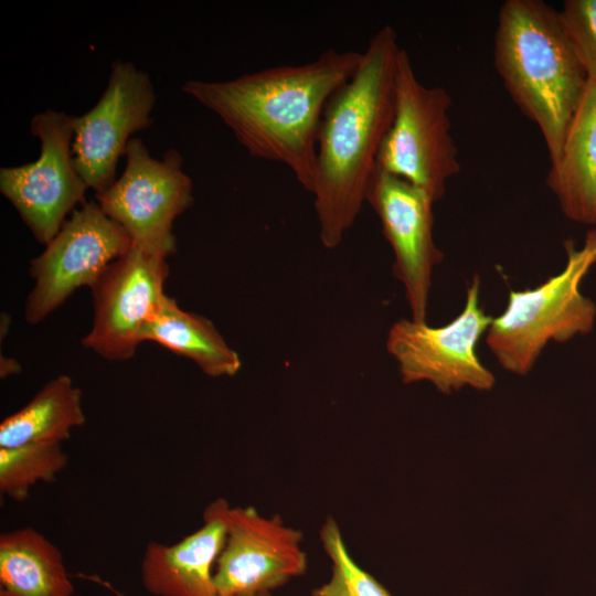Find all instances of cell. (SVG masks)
<instances>
[{
  "label": "cell",
  "mask_w": 596,
  "mask_h": 596,
  "mask_svg": "<svg viewBox=\"0 0 596 596\" xmlns=\"http://www.w3.org/2000/svg\"><path fill=\"white\" fill-rule=\"evenodd\" d=\"M360 60L361 52L328 49L304 64L228 81L189 79L182 91L219 116L252 157L284 164L311 193L323 110Z\"/></svg>",
  "instance_id": "6da1fadb"
},
{
  "label": "cell",
  "mask_w": 596,
  "mask_h": 596,
  "mask_svg": "<svg viewBox=\"0 0 596 596\" xmlns=\"http://www.w3.org/2000/svg\"><path fill=\"white\" fill-rule=\"evenodd\" d=\"M401 46L385 25L368 42L351 78L329 99L321 118L311 194L321 244L338 247L352 227L391 126Z\"/></svg>",
  "instance_id": "7a4b0ae2"
},
{
  "label": "cell",
  "mask_w": 596,
  "mask_h": 596,
  "mask_svg": "<svg viewBox=\"0 0 596 596\" xmlns=\"http://www.w3.org/2000/svg\"><path fill=\"white\" fill-rule=\"evenodd\" d=\"M493 57L505 89L538 126L555 162L588 82L561 11L541 0L504 1Z\"/></svg>",
  "instance_id": "3957f363"
},
{
  "label": "cell",
  "mask_w": 596,
  "mask_h": 596,
  "mask_svg": "<svg viewBox=\"0 0 596 596\" xmlns=\"http://www.w3.org/2000/svg\"><path fill=\"white\" fill-rule=\"evenodd\" d=\"M565 267L534 288L510 290L504 310L492 318L486 342L507 371L525 375L550 341L566 342L592 331L596 306L579 285L596 264V226L582 248L566 241Z\"/></svg>",
  "instance_id": "277c9868"
},
{
  "label": "cell",
  "mask_w": 596,
  "mask_h": 596,
  "mask_svg": "<svg viewBox=\"0 0 596 596\" xmlns=\"http://www.w3.org/2000/svg\"><path fill=\"white\" fill-rule=\"evenodd\" d=\"M450 105L445 88L419 82L407 51L401 47L393 117L377 155L376 170L413 183L434 202L440 200L447 181L460 171L450 132Z\"/></svg>",
  "instance_id": "5b68a950"
},
{
  "label": "cell",
  "mask_w": 596,
  "mask_h": 596,
  "mask_svg": "<svg viewBox=\"0 0 596 596\" xmlns=\"http://www.w3.org/2000/svg\"><path fill=\"white\" fill-rule=\"evenodd\" d=\"M123 174L96 194L103 212L118 223L137 248L167 259L177 252L175 219L194 202L182 156L169 149L161 160L150 156L141 139L131 138Z\"/></svg>",
  "instance_id": "8992f818"
},
{
  "label": "cell",
  "mask_w": 596,
  "mask_h": 596,
  "mask_svg": "<svg viewBox=\"0 0 596 596\" xmlns=\"http://www.w3.org/2000/svg\"><path fill=\"white\" fill-rule=\"evenodd\" d=\"M491 321L480 306V278L476 274L457 317L441 327L400 319L387 332L386 350L397 362L405 384L427 381L444 394L465 386L488 391L496 379L481 363L477 347Z\"/></svg>",
  "instance_id": "52a82bcc"
},
{
  "label": "cell",
  "mask_w": 596,
  "mask_h": 596,
  "mask_svg": "<svg viewBox=\"0 0 596 596\" xmlns=\"http://www.w3.org/2000/svg\"><path fill=\"white\" fill-rule=\"evenodd\" d=\"M40 140L39 158L30 163L0 169V192L41 244L47 245L76 206L86 203L88 189L74 161L73 117L47 109L30 121Z\"/></svg>",
  "instance_id": "ba28073f"
},
{
  "label": "cell",
  "mask_w": 596,
  "mask_h": 596,
  "mask_svg": "<svg viewBox=\"0 0 596 596\" xmlns=\"http://www.w3.org/2000/svg\"><path fill=\"white\" fill-rule=\"evenodd\" d=\"M131 246L126 231L103 212L97 201L73 211L43 253L30 262L34 287L25 304L28 323L44 320L77 288H91Z\"/></svg>",
  "instance_id": "9c48e42d"
},
{
  "label": "cell",
  "mask_w": 596,
  "mask_h": 596,
  "mask_svg": "<svg viewBox=\"0 0 596 596\" xmlns=\"http://www.w3.org/2000/svg\"><path fill=\"white\" fill-rule=\"evenodd\" d=\"M155 104L150 76L131 62L117 60L95 106L73 117L74 166L96 194L116 181L118 159L125 156L130 136L150 126Z\"/></svg>",
  "instance_id": "30bf717a"
},
{
  "label": "cell",
  "mask_w": 596,
  "mask_h": 596,
  "mask_svg": "<svg viewBox=\"0 0 596 596\" xmlns=\"http://www.w3.org/2000/svg\"><path fill=\"white\" fill-rule=\"evenodd\" d=\"M168 276L167 259L134 245L113 260L91 287L94 318L83 345L109 361L131 359L167 297Z\"/></svg>",
  "instance_id": "8fae6325"
},
{
  "label": "cell",
  "mask_w": 596,
  "mask_h": 596,
  "mask_svg": "<svg viewBox=\"0 0 596 596\" xmlns=\"http://www.w3.org/2000/svg\"><path fill=\"white\" fill-rule=\"evenodd\" d=\"M302 534L279 515L230 508L227 533L214 568L217 596H252L281 586L307 568Z\"/></svg>",
  "instance_id": "7c38bea8"
},
{
  "label": "cell",
  "mask_w": 596,
  "mask_h": 596,
  "mask_svg": "<svg viewBox=\"0 0 596 596\" xmlns=\"http://www.w3.org/2000/svg\"><path fill=\"white\" fill-rule=\"evenodd\" d=\"M366 202L379 216L412 320L426 322L433 270L443 260L434 241V200L413 183L375 169Z\"/></svg>",
  "instance_id": "4fadbf2b"
},
{
  "label": "cell",
  "mask_w": 596,
  "mask_h": 596,
  "mask_svg": "<svg viewBox=\"0 0 596 596\" xmlns=\"http://www.w3.org/2000/svg\"><path fill=\"white\" fill-rule=\"evenodd\" d=\"M231 505L211 502L203 524L174 544L150 542L141 562V582L156 596H217L213 566L223 550Z\"/></svg>",
  "instance_id": "5bb4252c"
},
{
  "label": "cell",
  "mask_w": 596,
  "mask_h": 596,
  "mask_svg": "<svg viewBox=\"0 0 596 596\" xmlns=\"http://www.w3.org/2000/svg\"><path fill=\"white\" fill-rule=\"evenodd\" d=\"M545 183L567 219L596 226V79L588 78Z\"/></svg>",
  "instance_id": "9a60e30c"
},
{
  "label": "cell",
  "mask_w": 596,
  "mask_h": 596,
  "mask_svg": "<svg viewBox=\"0 0 596 596\" xmlns=\"http://www.w3.org/2000/svg\"><path fill=\"white\" fill-rule=\"evenodd\" d=\"M60 549L33 528L0 535V596H72Z\"/></svg>",
  "instance_id": "2e32d148"
},
{
  "label": "cell",
  "mask_w": 596,
  "mask_h": 596,
  "mask_svg": "<svg viewBox=\"0 0 596 596\" xmlns=\"http://www.w3.org/2000/svg\"><path fill=\"white\" fill-rule=\"evenodd\" d=\"M156 342L192 360L212 377L237 374L242 361L207 318L185 311L177 300L166 297L156 316L141 331V342Z\"/></svg>",
  "instance_id": "e0dca14e"
},
{
  "label": "cell",
  "mask_w": 596,
  "mask_h": 596,
  "mask_svg": "<svg viewBox=\"0 0 596 596\" xmlns=\"http://www.w3.org/2000/svg\"><path fill=\"white\" fill-rule=\"evenodd\" d=\"M82 391L68 375L49 381L20 411L0 424V447L62 444L85 424Z\"/></svg>",
  "instance_id": "ac0fdd59"
},
{
  "label": "cell",
  "mask_w": 596,
  "mask_h": 596,
  "mask_svg": "<svg viewBox=\"0 0 596 596\" xmlns=\"http://www.w3.org/2000/svg\"><path fill=\"white\" fill-rule=\"evenodd\" d=\"M67 462L62 444L0 447V492L23 502L36 483L54 481Z\"/></svg>",
  "instance_id": "d6986e66"
},
{
  "label": "cell",
  "mask_w": 596,
  "mask_h": 596,
  "mask_svg": "<svg viewBox=\"0 0 596 596\" xmlns=\"http://www.w3.org/2000/svg\"><path fill=\"white\" fill-rule=\"evenodd\" d=\"M320 540L332 568L330 579L315 589L313 596H392L352 558L334 519L324 521Z\"/></svg>",
  "instance_id": "ffe728a7"
},
{
  "label": "cell",
  "mask_w": 596,
  "mask_h": 596,
  "mask_svg": "<svg viewBox=\"0 0 596 596\" xmlns=\"http://www.w3.org/2000/svg\"><path fill=\"white\" fill-rule=\"evenodd\" d=\"M561 14L588 78L596 79V0H566Z\"/></svg>",
  "instance_id": "44dd1931"
},
{
  "label": "cell",
  "mask_w": 596,
  "mask_h": 596,
  "mask_svg": "<svg viewBox=\"0 0 596 596\" xmlns=\"http://www.w3.org/2000/svg\"><path fill=\"white\" fill-rule=\"evenodd\" d=\"M21 371V365L11 358H1L0 361V376L2 379L10 375H14Z\"/></svg>",
  "instance_id": "7402d4cb"
},
{
  "label": "cell",
  "mask_w": 596,
  "mask_h": 596,
  "mask_svg": "<svg viewBox=\"0 0 596 596\" xmlns=\"http://www.w3.org/2000/svg\"><path fill=\"white\" fill-rule=\"evenodd\" d=\"M252 596H270V593H259V594L252 595Z\"/></svg>",
  "instance_id": "603a6c76"
}]
</instances>
